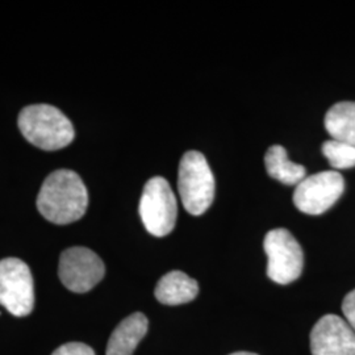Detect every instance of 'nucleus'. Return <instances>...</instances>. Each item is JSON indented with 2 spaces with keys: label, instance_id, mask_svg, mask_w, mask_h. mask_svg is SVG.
<instances>
[{
  "label": "nucleus",
  "instance_id": "f257e3e1",
  "mask_svg": "<svg viewBox=\"0 0 355 355\" xmlns=\"http://www.w3.org/2000/svg\"><path fill=\"white\" fill-rule=\"evenodd\" d=\"M87 205V189L80 177L71 170L51 173L38 193V212L57 225L78 221L86 214Z\"/></svg>",
  "mask_w": 355,
  "mask_h": 355
},
{
  "label": "nucleus",
  "instance_id": "9d476101",
  "mask_svg": "<svg viewBox=\"0 0 355 355\" xmlns=\"http://www.w3.org/2000/svg\"><path fill=\"white\" fill-rule=\"evenodd\" d=\"M148 328L149 321L140 312L124 318L110 337L107 355H133L141 340L148 333Z\"/></svg>",
  "mask_w": 355,
  "mask_h": 355
},
{
  "label": "nucleus",
  "instance_id": "0eeeda50",
  "mask_svg": "<svg viewBox=\"0 0 355 355\" xmlns=\"http://www.w3.org/2000/svg\"><path fill=\"white\" fill-rule=\"evenodd\" d=\"M345 190V180L337 171H321L305 177L293 192L296 208L306 215L318 216L333 207Z\"/></svg>",
  "mask_w": 355,
  "mask_h": 355
},
{
  "label": "nucleus",
  "instance_id": "7ed1b4c3",
  "mask_svg": "<svg viewBox=\"0 0 355 355\" xmlns=\"http://www.w3.org/2000/svg\"><path fill=\"white\" fill-rule=\"evenodd\" d=\"M178 190L186 211L203 215L215 198V178L202 153L190 150L179 164Z\"/></svg>",
  "mask_w": 355,
  "mask_h": 355
},
{
  "label": "nucleus",
  "instance_id": "4468645a",
  "mask_svg": "<svg viewBox=\"0 0 355 355\" xmlns=\"http://www.w3.org/2000/svg\"><path fill=\"white\" fill-rule=\"evenodd\" d=\"M322 153L333 168L345 170L355 166V146L341 141H325Z\"/></svg>",
  "mask_w": 355,
  "mask_h": 355
},
{
  "label": "nucleus",
  "instance_id": "f03ea898",
  "mask_svg": "<svg viewBox=\"0 0 355 355\" xmlns=\"http://www.w3.org/2000/svg\"><path fill=\"white\" fill-rule=\"evenodd\" d=\"M19 128L26 141L46 152L66 148L76 137L71 121L49 104L26 107L19 114Z\"/></svg>",
  "mask_w": 355,
  "mask_h": 355
},
{
  "label": "nucleus",
  "instance_id": "f3484780",
  "mask_svg": "<svg viewBox=\"0 0 355 355\" xmlns=\"http://www.w3.org/2000/svg\"><path fill=\"white\" fill-rule=\"evenodd\" d=\"M230 355H258L255 354V353H248V352H239V353H233V354Z\"/></svg>",
  "mask_w": 355,
  "mask_h": 355
},
{
  "label": "nucleus",
  "instance_id": "dca6fc26",
  "mask_svg": "<svg viewBox=\"0 0 355 355\" xmlns=\"http://www.w3.org/2000/svg\"><path fill=\"white\" fill-rule=\"evenodd\" d=\"M343 312L346 318V322L352 327L355 331V290L349 292L343 299Z\"/></svg>",
  "mask_w": 355,
  "mask_h": 355
},
{
  "label": "nucleus",
  "instance_id": "1a4fd4ad",
  "mask_svg": "<svg viewBox=\"0 0 355 355\" xmlns=\"http://www.w3.org/2000/svg\"><path fill=\"white\" fill-rule=\"evenodd\" d=\"M312 355H355V331L340 316L320 318L311 331Z\"/></svg>",
  "mask_w": 355,
  "mask_h": 355
},
{
  "label": "nucleus",
  "instance_id": "6e6552de",
  "mask_svg": "<svg viewBox=\"0 0 355 355\" xmlns=\"http://www.w3.org/2000/svg\"><path fill=\"white\" fill-rule=\"evenodd\" d=\"M105 274L101 257L87 248L76 246L61 254L58 275L64 287L76 293L92 290Z\"/></svg>",
  "mask_w": 355,
  "mask_h": 355
},
{
  "label": "nucleus",
  "instance_id": "39448f33",
  "mask_svg": "<svg viewBox=\"0 0 355 355\" xmlns=\"http://www.w3.org/2000/svg\"><path fill=\"white\" fill-rule=\"evenodd\" d=\"M263 248L268 258L267 275L278 284H290L302 275L304 254L300 243L287 229L270 230Z\"/></svg>",
  "mask_w": 355,
  "mask_h": 355
},
{
  "label": "nucleus",
  "instance_id": "ddd939ff",
  "mask_svg": "<svg viewBox=\"0 0 355 355\" xmlns=\"http://www.w3.org/2000/svg\"><path fill=\"white\" fill-rule=\"evenodd\" d=\"M325 128L331 140L355 146V102L334 104L325 116Z\"/></svg>",
  "mask_w": 355,
  "mask_h": 355
},
{
  "label": "nucleus",
  "instance_id": "9b49d317",
  "mask_svg": "<svg viewBox=\"0 0 355 355\" xmlns=\"http://www.w3.org/2000/svg\"><path fill=\"white\" fill-rule=\"evenodd\" d=\"M154 293L162 304H186L198 296L199 284L182 271H171L159 279Z\"/></svg>",
  "mask_w": 355,
  "mask_h": 355
},
{
  "label": "nucleus",
  "instance_id": "423d86ee",
  "mask_svg": "<svg viewBox=\"0 0 355 355\" xmlns=\"http://www.w3.org/2000/svg\"><path fill=\"white\" fill-rule=\"evenodd\" d=\"M0 304L16 318L28 316L35 305L31 268L19 258L0 261Z\"/></svg>",
  "mask_w": 355,
  "mask_h": 355
},
{
  "label": "nucleus",
  "instance_id": "20e7f679",
  "mask_svg": "<svg viewBox=\"0 0 355 355\" xmlns=\"http://www.w3.org/2000/svg\"><path fill=\"white\" fill-rule=\"evenodd\" d=\"M139 211L145 228L153 236L165 237L173 232L177 223V198L165 178L154 177L146 182Z\"/></svg>",
  "mask_w": 355,
  "mask_h": 355
},
{
  "label": "nucleus",
  "instance_id": "f8f14e48",
  "mask_svg": "<svg viewBox=\"0 0 355 355\" xmlns=\"http://www.w3.org/2000/svg\"><path fill=\"white\" fill-rule=\"evenodd\" d=\"M265 165L270 177L287 186H297L306 177L304 166L290 161L287 150L280 145H274L267 150Z\"/></svg>",
  "mask_w": 355,
  "mask_h": 355
},
{
  "label": "nucleus",
  "instance_id": "2eb2a0df",
  "mask_svg": "<svg viewBox=\"0 0 355 355\" xmlns=\"http://www.w3.org/2000/svg\"><path fill=\"white\" fill-rule=\"evenodd\" d=\"M51 355H95V352L86 343H69L60 346Z\"/></svg>",
  "mask_w": 355,
  "mask_h": 355
}]
</instances>
